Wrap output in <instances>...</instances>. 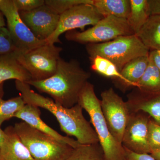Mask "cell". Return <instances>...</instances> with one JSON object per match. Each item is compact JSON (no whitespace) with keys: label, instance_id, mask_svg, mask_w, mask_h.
Returning a JSON list of instances; mask_svg holds the SVG:
<instances>
[{"label":"cell","instance_id":"1","mask_svg":"<svg viewBox=\"0 0 160 160\" xmlns=\"http://www.w3.org/2000/svg\"><path fill=\"white\" fill-rule=\"evenodd\" d=\"M15 86L26 104L48 110L56 118L62 131L69 136L74 137L81 145L99 143L97 134L84 117L83 108L79 104L66 108L35 92L26 82L15 81Z\"/></svg>","mask_w":160,"mask_h":160},{"label":"cell","instance_id":"2","mask_svg":"<svg viewBox=\"0 0 160 160\" xmlns=\"http://www.w3.org/2000/svg\"><path fill=\"white\" fill-rule=\"evenodd\" d=\"M90 77V73L81 67L77 61H66L61 58L56 71L51 77L26 83L40 92L49 95L57 104L71 108L78 104L80 93Z\"/></svg>","mask_w":160,"mask_h":160},{"label":"cell","instance_id":"3","mask_svg":"<svg viewBox=\"0 0 160 160\" xmlns=\"http://www.w3.org/2000/svg\"><path fill=\"white\" fill-rule=\"evenodd\" d=\"M78 104L89 115L106 160H124L125 148L109 131L101 109L100 100L95 94L93 85L89 82L80 93Z\"/></svg>","mask_w":160,"mask_h":160},{"label":"cell","instance_id":"4","mask_svg":"<svg viewBox=\"0 0 160 160\" xmlns=\"http://www.w3.org/2000/svg\"><path fill=\"white\" fill-rule=\"evenodd\" d=\"M15 131L34 160H65L73 148L32 127L24 122L16 123Z\"/></svg>","mask_w":160,"mask_h":160},{"label":"cell","instance_id":"5","mask_svg":"<svg viewBox=\"0 0 160 160\" xmlns=\"http://www.w3.org/2000/svg\"><path fill=\"white\" fill-rule=\"evenodd\" d=\"M86 49L89 59L98 56L107 59L120 72L131 60L149 56L150 52L136 34L120 37L106 42L87 44Z\"/></svg>","mask_w":160,"mask_h":160},{"label":"cell","instance_id":"6","mask_svg":"<svg viewBox=\"0 0 160 160\" xmlns=\"http://www.w3.org/2000/svg\"><path fill=\"white\" fill-rule=\"evenodd\" d=\"M62 47L46 42L25 52H14L18 62L31 76V80L42 81L56 72Z\"/></svg>","mask_w":160,"mask_h":160},{"label":"cell","instance_id":"7","mask_svg":"<svg viewBox=\"0 0 160 160\" xmlns=\"http://www.w3.org/2000/svg\"><path fill=\"white\" fill-rule=\"evenodd\" d=\"M133 34L127 19L108 16L87 30L67 32L66 38L69 41L88 44L106 42L120 37Z\"/></svg>","mask_w":160,"mask_h":160},{"label":"cell","instance_id":"8","mask_svg":"<svg viewBox=\"0 0 160 160\" xmlns=\"http://www.w3.org/2000/svg\"><path fill=\"white\" fill-rule=\"evenodd\" d=\"M100 104L109 131L115 139L122 144L123 133L130 114L127 103L113 88H109L101 93Z\"/></svg>","mask_w":160,"mask_h":160},{"label":"cell","instance_id":"9","mask_svg":"<svg viewBox=\"0 0 160 160\" xmlns=\"http://www.w3.org/2000/svg\"><path fill=\"white\" fill-rule=\"evenodd\" d=\"M104 18L91 4L74 6L60 15L56 29L46 42L53 44L60 43L59 37L64 32L77 29L84 31L86 26H94Z\"/></svg>","mask_w":160,"mask_h":160},{"label":"cell","instance_id":"10","mask_svg":"<svg viewBox=\"0 0 160 160\" xmlns=\"http://www.w3.org/2000/svg\"><path fill=\"white\" fill-rule=\"evenodd\" d=\"M0 11L7 21V26L19 52H25L43 45L46 41L38 39L25 25L13 0H0Z\"/></svg>","mask_w":160,"mask_h":160},{"label":"cell","instance_id":"11","mask_svg":"<svg viewBox=\"0 0 160 160\" xmlns=\"http://www.w3.org/2000/svg\"><path fill=\"white\" fill-rule=\"evenodd\" d=\"M150 118L149 115L143 112L130 113L122 140L124 148L135 153H151L148 142Z\"/></svg>","mask_w":160,"mask_h":160},{"label":"cell","instance_id":"12","mask_svg":"<svg viewBox=\"0 0 160 160\" xmlns=\"http://www.w3.org/2000/svg\"><path fill=\"white\" fill-rule=\"evenodd\" d=\"M25 25L38 39L46 41L54 32L59 21V14L44 4L29 12H19Z\"/></svg>","mask_w":160,"mask_h":160},{"label":"cell","instance_id":"13","mask_svg":"<svg viewBox=\"0 0 160 160\" xmlns=\"http://www.w3.org/2000/svg\"><path fill=\"white\" fill-rule=\"evenodd\" d=\"M41 111L37 106L26 104L16 113L14 117L22 120L35 129L50 136L61 142L66 143L73 149L81 145L76 140L64 136L47 125L41 118Z\"/></svg>","mask_w":160,"mask_h":160},{"label":"cell","instance_id":"14","mask_svg":"<svg viewBox=\"0 0 160 160\" xmlns=\"http://www.w3.org/2000/svg\"><path fill=\"white\" fill-rule=\"evenodd\" d=\"M126 102L130 113L143 112L160 124V92H144L134 88L127 95Z\"/></svg>","mask_w":160,"mask_h":160},{"label":"cell","instance_id":"15","mask_svg":"<svg viewBox=\"0 0 160 160\" xmlns=\"http://www.w3.org/2000/svg\"><path fill=\"white\" fill-rule=\"evenodd\" d=\"M4 131L6 137L0 147V160H34L13 126L6 127Z\"/></svg>","mask_w":160,"mask_h":160},{"label":"cell","instance_id":"16","mask_svg":"<svg viewBox=\"0 0 160 160\" xmlns=\"http://www.w3.org/2000/svg\"><path fill=\"white\" fill-rule=\"evenodd\" d=\"M10 79L24 82L32 80L29 72L18 62L14 52L0 55V82Z\"/></svg>","mask_w":160,"mask_h":160},{"label":"cell","instance_id":"17","mask_svg":"<svg viewBox=\"0 0 160 160\" xmlns=\"http://www.w3.org/2000/svg\"><path fill=\"white\" fill-rule=\"evenodd\" d=\"M149 62V56H142L131 60L123 67L121 74L125 79L123 89L138 87L139 81L142 77Z\"/></svg>","mask_w":160,"mask_h":160},{"label":"cell","instance_id":"18","mask_svg":"<svg viewBox=\"0 0 160 160\" xmlns=\"http://www.w3.org/2000/svg\"><path fill=\"white\" fill-rule=\"evenodd\" d=\"M136 35L149 51L160 50V16H150Z\"/></svg>","mask_w":160,"mask_h":160},{"label":"cell","instance_id":"19","mask_svg":"<svg viewBox=\"0 0 160 160\" xmlns=\"http://www.w3.org/2000/svg\"><path fill=\"white\" fill-rule=\"evenodd\" d=\"M93 6L104 17L127 19L130 13V0H94Z\"/></svg>","mask_w":160,"mask_h":160},{"label":"cell","instance_id":"20","mask_svg":"<svg viewBox=\"0 0 160 160\" xmlns=\"http://www.w3.org/2000/svg\"><path fill=\"white\" fill-rule=\"evenodd\" d=\"M130 13L127 20L136 35L150 16L147 0H130Z\"/></svg>","mask_w":160,"mask_h":160},{"label":"cell","instance_id":"21","mask_svg":"<svg viewBox=\"0 0 160 160\" xmlns=\"http://www.w3.org/2000/svg\"><path fill=\"white\" fill-rule=\"evenodd\" d=\"M136 88L144 92H160V70L149 60L146 71L139 81Z\"/></svg>","mask_w":160,"mask_h":160},{"label":"cell","instance_id":"22","mask_svg":"<svg viewBox=\"0 0 160 160\" xmlns=\"http://www.w3.org/2000/svg\"><path fill=\"white\" fill-rule=\"evenodd\" d=\"M65 160H106L99 142L81 145L73 149L69 157Z\"/></svg>","mask_w":160,"mask_h":160},{"label":"cell","instance_id":"23","mask_svg":"<svg viewBox=\"0 0 160 160\" xmlns=\"http://www.w3.org/2000/svg\"><path fill=\"white\" fill-rule=\"evenodd\" d=\"M91 69L93 71L107 78H111L122 85L125 79L115 66L109 60L100 56L90 58Z\"/></svg>","mask_w":160,"mask_h":160},{"label":"cell","instance_id":"24","mask_svg":"<svg viewBox=\"0 0 160 160\" xmlns=\"http://www.w3.org/2000/svg\"><path fill=\"white\" fill-rule=\"evenodd\" d=\"M25 105L21 96L8 100H0V127L5 121L14 117L16 113Z\"/></svg>","mask_w":160,"mask_h":160},{"label":"cell","instance_id":"25","mask_svg":"<svg viewBox=\"0 0 160 160\" xmlns=\"http://www.w3.org/2000/svg\"><path fill=\"white\" fill-rule=\"evenodd\" d=\"M94 0H46L45 4L60 15L74 6L81 4L93 5Z\"/></svg>","mask_w":160,"mask_h":160},{"label":"cell","instance_id":"26","mask_svg":"<svg viewBox=\"0 0 160 160\" xmlns=\"http://www.w3.org/2000/svg\"><path fill=\"white\" fill-rule=\"evenodd\" d=\"M17 50L8 29L0 27V55L10 54Z\"/></svg>","mask_w":160,"mask_h":160},{"label":"cell","instance_id":"27","mask_svg":"<svg viewBox=\"0 0 160 160\" xmlns=\"http://www.w3.org/2000/svg\"><path fill=\"white\" fill-rule=\"evenodd\" d=\"M148 142L151 152L160 149V124L151 118L148 123Z\"/></svg>","mask_w":160,"mask_h":160},{"label":"cell","instance_id":"28","mask_svg":"<svg viewBox=\"0 0 160 160\" xmlns=\"http://www.w3.org/2000/svg\"><path fill=\"white\" fill-rule=\"evenodd\" d=\"M19 12H29L45 4L44 0H13Z\"/></svg>","mask_w":160,"mask_h":160},{"label":"cell","instance_id":"29","mask_svg":"<svg viewBox=\"0 0 160 160\" xmlns=\"http://www.w3.org/2000/svg\"><path fill=\"white\" fill-rule=\"evenodd\" d=\"M126 151L124 160H156L149 153H138L125 148Z\"/></svg>","mask_w":160,"mask_h":160},{"label":"cell","instance_id":"30","mask_svg":"<svg viewBox=\"0 0 160 160\" xmlns=\"http://www.w3.org/2000/svg\"><path fill=\"white\" fill-rule=\"evenodd\" d=\"M147 5L149 15L160 16V0H147Z\"/></svg>","mask_w":160,"mask_h":160},{"label":"cell","instance_id":"31","mask_svg":"<svg viewBox=\"0 0 160 160\" xmlns=\"http://www.w3.org/2000/svg\"><path fill=\"white\" fill-rule=\"evenodd\" d=\"M149 60L152 62L160 70V50L149 52Z\"/></svg>","mask_w":160,"mask_h":160},{"label":"cell","instance_id":"32","mask_svg":"<svg viewBox=\"0 0 160 160\" xmlns=\"http://www.w3.org/2000/svg\"><path fill=\"white\" fill-rule=\"evenodd\" d=\"M150 154L156 160H160V149L152 152Z\"/></svg>","mask_w":160,"mask_h":160},{"label":"cell","instance_id":"33","mask_svg":"<svg viewBox=\"0 0 160 160\" xmlns=\"http://www.w3.org/2000/svg\"><path fill=\"white\" fill-rule=\"evenodd\" d=\"M6 134L4 130H2L0 127V147L2 146V144L5 140Z\"/></svg>","mask_w":160,"mask_h":160},{"label":"cell","instance_id":"34","mask_svg":"<svg viewBox=\"0 0 160 160\" xmlns=\"http://www.w3.org/2000/svg\"><path fill=\"white\" fill-rule=\"evenodd\" d=\"M5 26H6V23H5L4 15L0 11V27H5Z\"/></svg>","mask_w":160,"mask_h":160},{"label":"cell","instance_id":"35","mask_svg":"<svg viewBox=\"0 0 160 160\" xmlns=\"http://www.w3.org/2000/svg\"><path fill=\"white\" fill-rule=\"evenodd\" d=\"M3 85L4 82H0V100L2 99L3 96H4V92L3 89Z\"/></svg>","mask_w":160,"mask_h":160}]
</instances>
